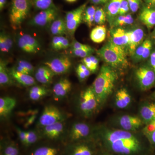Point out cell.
I'll list each match as a JSON object with an SVG mask.
<instances>
[{
	"label": "cell",
	"instance_id": "cell-1",
	"mask_svg": "<svg viewBox=\"0 0 155 155\" xmlns=\"http://www.w3.org/2000/svg\"><path fill=\"white\" fill-rule=\"evenodd\" d=\"M94 136L106 149L116 155H139L144 150L141 137L134 132L101 126L94 130Z\"/></svg>",
	"mask_w": 155,
	"mask_h": 155
},
{
	"label": "cell",
	"instance_id": "cell-2",
	"mask_svg": "<svg viewBox=\"0 0 155 155\" xmlns=\"http://www.w3.org/2000/svg\"><path fill=\"white\" fill-rule=\"evenodd\" d=\"M118 78L116 69L107 65L101 67L91 86L100 105L105 102L110 95Z\"/></svg>",
	"mask_w": 155,
	"mask_h": 155
},
{
	"label": "cell",
	"instance_id": "cell-3",
	"mask_svg": "<svg viewBox=\"0 0 155 155\" xmlns=\"http://www.w3.org/2000/svg\"><path fill=\"white\" fill-rule=\"evenodd\" d=\"M97 53L107 65L114 69H125L129 65L125 48L116 45L110 40Z\"/></svg>",
	"mask_w": 155,
	"mask_h": 155
},
{
	"label": "cell",
	"instance_id": "cell-4",
	"mask_svg": "<svg viewBox=\"0 0 155 155\" xmlns=\"http://www.w3.org/2000/svg\"><path fill=\"white\" fill-rule=\"evenodd\" d=\"M30 9L29 0H12L9 19L13 29L21 28L22 23L28 17Z\"/></svg>",
	"mask_w": 155,
	"mask_h": 155
},
{
	"label": "cell",
	"instance_id": "cell-5",
	"mask_svg": "<svg viewBox=\"0 0 155 155\" xmlns=\"http://www.w3.org/2000/svg\"><path fill=\"white\" fill-rule=\"evenodd\" d=\"M99 106L91 86L81 92L78 99V108L84 116L88 118L92 116Z\"/></svg>",
	"mask_w": 155,
	"mask_h": 155
},
{
	"label": "cell",
	"instance_id": "cell-6",
	"mask_svg": "<svg viewBox=\"0 0 155 155\" xmlns=\"http://www.w3.org/2000/svg\"><path fill=\"white\" fill-rule=\"evenodd\" d=\"M67 114L54 105L46 106L38 121L39 128L64 122L67 119Z\"/></svg>",
	"mask_w": 155,
	"mask_h": 155
},
{
	"label": "cell",
	"instance_id": "cell-7",
	"mask_svg": "<svg viewBox=\"0 0 155 155\" xmlns=\"http://www.w3.org/2000/svg\"><path fill=\"white\" fill-rule=\"evenodd\" d=\"M94 130L85 122H75L70 127L67 135L69 143L91 139L94 137Z\"/></svg>",
	"mask_w": 155,
	"mask_h": 155
},
{
	"label": "cell",
	"instance_id": "cell-8",
	"mask_svg": "<svg viewBox=\"0 0 155 155\" xmlns=\"http://www.w3.org/2000/svg\"><path fill=\"white\" fill-rule=\"evenodd\" d=\"M134 75L141 90H148L155 84V72L150 66L143 65L138 67Z\"/></svg>",
	"mask_w": 155,
	"mask_h": 155
},
{
	"label": "cell",
	"instance_id": "cell-9",
	"mask_svg": "<svg viewBox=\"0 0 155 155\" xmlns=\"http://www.w3.org/2000/svg\"><path fill=\"white\" fill-rule=\"evenodd\" d=\"M96 153L95 144L91 139L69 143L64 155H95Z\"/></svg>",
	"mask_w": 155,
	"mask_h": 155
},
{
	"label": "cell",
	"instance_id": "cell-10",
	"mask_svg": "<svg viewBox=\"0 0 155 155\" xmlns=\"http://www.w3.org/2000/svg\"><path fill=\"white\" fill-rule=\"evenodd\" d=\"M87 3H85L80 7L67 12L65 17L67 33L70 36H73L76 29L83 20L84 11L87 8Z\"/></svg>",
	"mask_w": 155,
	"mask_h": 155
},
{
	"label": "cell",
	"instance_id": "cell-11",
	"mask_svg": "<svg viewBox=\"0 0 155 155\" xmlns=\"http://www.w3.org/2000/svg\"><path fill=\"white\" fill-rule=\"evenodd\" d=\"M58 10L53 5L51 8L42 10L35 15L29 21L28 24L37 27H45L50 25L58 18Z\"/></svg>",
	"mask_w": 155,
	"mask_h": 155
},
{
	"label": "cell",
	"instance_id": "cell-12",
	"mask_svg": "<svg viewBox=\"0 0 155 155\" xmlns=\"http://www.w3.org/2000/svg\"><path fill=\"white\" fill-rule=\"evenodd\" d=\"M44 65L51 69L55 75L67 73L72 67V62L69 57L63 55L53 58L45 62Z\"/></svg>",
	"mask_w": 155,
	"mask_h": 155
},
{
	"label": "cell",
	"instance_id": "cell-13",
	"mask_svg": "<svg viewBox=\"0 0 155 155\" xmlns=\"http://www.w3.org/2000/svg\"><path fill=\"white\" fill-rule=\"evenodd\" d=\"M17 45L22 51L28 54H37L41 48V44L38 40L28 34L20 35L17 39Z\"/></svg>",
	"mask_w": 155,
	"mask_h": 155
},
{
	"label": "cell",
	"instance_id": "cell-14",
	"mask_svg": "<svg viewBox=\"0 0 155 155\" xmlns=\"http://www.w3.org/2000/svg\"><path fill=\"white\" fill-rule=\"evenodd\" d=\"M64 122H58L53 125L39 128L38 132L41 137L51 140L61 138L66 132V124Z\"/></svg>",
	"mask_w": 155,
	"mask_h": 155
},
{
	"label": "cell",
	"instance_id": "cell-15",
	"mask_svg": "<svg viewBox=\"0 0 155 155\" xmlns=\"http://www.w3.org/2000/svg\"><path fill=\"white\" fill-rule=\"evenodd\" d=\"M143 123L141 118L131 115H122L116 119V124L120 127V129L130 132L138 130Z\"/></svg>",
	"mask_w": 155,
	"mask_h": 155
},
{
	"label": "cell",
	"instance_id": "cell-16",
	"mask_svg": "<svg viewBox=\"0 0 155 155\" xmlns=\"http://www.w3.org/2000/svg\"><path fill=\"white\" fill-rule=\"evenodd\" d=\"M129 42H128V51L132 56L134 51L142 43L144 37V31L142 28L136 27L128 31Z\"/></svg>",
	"mask_w": 155,
	"mask_h": 155
},
{
	"label": "cell",
	"instance_id": "cell-17",
	"mask_svg": "<svg viewBox=\"0 0 155 155\" xmlns=\"http://www.w3.org/2000/svg\"><path fill=\"white\" fill-rule=\"evenodd\" d=\"M72 86V83L68 78H61L53 87L52 93L54 99L58 101L67 97L71 91Z\"/></svg>",
	"mask_w": 155,
	"mask_h": 155
},
{
	"label": "cell",
	"instance_id": "cell-18",
	"mask_svg": "<svg viewBox=\"0 0 155 155\" xmlns=\"http://www.w3.org/2000/svg\"><path fill=\"white\" fill-rule=\"evenodd\" d=\"M111 41L113 43L125 48H127L129 36L128 31L125 30L121 27H113L110 31Z\"/></svg>",
	"mask_w": 155,
	"mask_h": 155
},
{
	"label": "cell",
	"instance_id": "cell-19",
	"mask_svg": "<svg viewBox=\"0 0 155 155\" xmlns=\"http://www.w3.org/2000/svg\"><path fill=\"white\" fill-rule=\"evenodd\" d=\"M152 48L153 43L151 40L147 39L144 40L137 48L131 56L134 62L137 63L147 59L150 55Z\"/></svg>",
	"mask_w": 155,
	"mask_h": 155
},
{
	"label": "cell",
	"instance_id": "cell-20",
	"mask_svg": "<svg viewBox=\"0 0 155 155\" xmlns=\"http://www.w3.org/2000/svg\"><path fill=\"white\" fill-rule=\"evenodd\" d=\"M17 105V101L11 97H1L0 98V117L1 120L8 118Z\"/></svg>",
	"mask_w": 155,
	"mask_h": 155
},
{
	"label": "cell",
	"instance_id": "cell-21",
	"mask_svg": "<svg viewBox=\"0 0 155 155\" xmlns=\"http://www.w3.org/2000/svg\"><path fill=\"white\" fill-rule=\"evenodd\" d=\"M54 73L46 65L40 66L34 72V78L37 81L44 85H48L52 82Z\"/></svg>",
	"mask_w": 155,
	"mask_h": 155
},
{
	"label": "cell",
	"instance_id": "cell-22",
	"mask_svg": "<svg viewBox=\"0 0 155 155\" xmlns=\"http://www.w3.org/2000/svg\"><path fill=\"white\" fill-rule=\"evenodd\" d=\"M10 72L13 79L22 86L31 87L36 85V80L31 75L18 72L14 67L10 69Z\"/></svg>",
	"mask_w": 155,
	"mask_h": 155
},
{
	"label": "cell",
	"instance_id": "cell-23",
	"mask_svg": "<svg viewBox=\"0 0 155 155\" xmlns=\"http://www.w3.org/2000/svg\"><path fill=\"white\" fill-rule=\"evenodd\" d=\"M139 19L148 29L152 28L155 25V9L149 6L143 7L140 14Z\"/></svg>",
	"mask_w": 155,
	"mask_h": 155
},
{
	"label": "cell",
	"instance_id": "cell-24",
	"mask_svg": "<svg viewBox=\"0 0 155 155\" xmlns=\"http://www.w3.org/2000/svg\"><path fill=\"white\" fill-rule=\"evenodd\" d=\"M140 118L147 125L155 119V102L147 103L143 105L140 110Z\"/></svg>",
	"mask_w": 155,
	"mask_h": 155
},
{
	"label": "cell",
	"instance_id": "cell-25",
	"mask_svg": "<svg viewBox=\"0 0 155 155\" xmlns=\"http://www.w3.org/2000/svg\"><path fill=\"white\" fill-rule=\"evenodd\" d=\"M131 97L126 89H120L116 92L115 95V104L119 109H125L130 104Z\"/></svg>",
	"mask_w": 155,
	"mask_h": 155
},
{
	"label": "cell",
	"instance_id": "cell-26",
	"mask_svg": "<svg viewBox=\"0 0 155 155\" xmlns=\"http://www.w3.org/2000/svg\"><path fill=\"white\" fill-rule=\"evenodd\" d=\"M124 0H110L105 11L107 18L112 25L113 21L119 15V8Z\"/></svg>",
	"mask_w": 155,
	"mask_h": 155
},
{
	"label": "cell",
	"instance_id": "cell-27",
	"mask_svg": "<svg viewBox=\"0 0 155 155\" xmlns=\"http://www.w3.org/2000/svg\"><path fill=\"white\" fill-rule=\"evenodd\" d=\"M5 61L1 59L0 61V84L1 87L8 86L13 84V78L7 67Z\"/></svg>",
	"mask_w": 155,
	"mask_h": 155
},
{
	"label": "cell",
	"instance_id": "cell-28",
	"mask_svg": "<svg viewBox=\"0 0 155 155\" xmlns=\"http://www.w3.org/2000/svg\"><path fill=\"white\" fill-rule=\"evenodd\" d=\"M50 31L54 36H63L67 33V25L65 19L57 18L50 25Z\"/></svg>",
	"mask_w": 155,
	"mask_h": 155
},
{
	"label": "cell",
	"instance_id": "cell-29",
	"mask_svg": "<svg viewBox=\"0 0 155 155\" xmlns=\"http://www.w3.org/2000/svg\"><path fill=\"white\" fill-rule=\"evenodd\" d=\"M49 93V91L44 87L35 85L29 89L28 94L29 99L33 101H38Z\"/></svg>",
	"mask_w": 155,
	"mask_h": 155
},
{
	"label": "cell",
	"instance_id": "cell-30",
	"mask_svg": "<svg viewBox=\"0 0 155 155\" xmlns=\"http://www.w3.org/2000/svg\"><path fill=\"white\" fill-rule=\"evenodd\" d=\"M107 29L104 25H98L92 30L90 38L92 41L96 43H101L105 39Z\"/></svg>",
	"mask_w": 155,
	"mask_h": 155
},
{
	"label": "cell",
	"instance_id": "cell-31",
	"mask_svg": "<svg viewBox=\"0 0 155 155\" xmlns=\"http://www.w3.org/2000/svg\"><path fill=\"white\" fill-rule=\"evenodd\" d=\"M71 44L69 40L64 36H54L51 41V46L55 51L66 50L70 47Z\"/></svg>",
	"mask_w": 155,
	"mask_h": 155
},
{
	"label": "cell",
	"instance_id": "cell-32",
	"mask_svg": "<svg viewBox=\"0 0 155 155\" xmlns=\"http://www.w3.org/2000/svg\"><path fill=\"white\" fill-rule=\"evenodd\" d=\"M13 46V40L9 34L5 31L0 34V50L3 53H8L10 51Z\"/></svg>",
	"mask_w": 155,
	"mask_h": 155
},
{
	"label": "cell",
	"instance_id": "cell-33",
	"mask_svg": "<svg viewBox=\"0 0 155 155\" xmlns=\"http://www.w3.org/2000/svg\"><path fill=\"white\" fill-rule=\"evenodd\" d=\"M18 146L13 141L5 142L1 145V155H19Z\"/></svg>",
	"mask_w": 155,
	"mask_h": 155
},
{
	"label": "cell",
	"instance_id": "cell-34",
	"mask_svg": "<svg viewBox=\"0 0 155 155\" xmlns=\"http://www.w3.org/2000/svg\"><path fill=\"white\" fill-rule=\"evenodd\" d=\"M60 150L58 148L50 146L38 147L32 151L29 155H59Z\"/></svg>",
	"mask_w": 155,
	"mask_h": 155
},
{
	"label": "cell",
	"instance_id": "cell-35",
	"mask_svg": "<svg viewBox=\"0 0 155 155\" xmlns=\"http://www.w3.org/2000/svg\"><path fill=\"white\" fill-rule=\"evenodd\" d=\"M134 22V20L130 14L119 15L116 17L112 23L113 27H121L125 25H130Z\"/></svg>",
	"mask_w": 155,
	"mask_h": 155
},
{
	"label": "cell",
	"instance_id": "cell-36",
	"mask_svg": "<svg viewBox=\"0 0 155 155\" xmlns=\"http://www.w3.org/2000/svg\"><path fill=\"white\" fill-rule=\"evenodd\" d=\"M96 8L94 6L87 7L84 11L83 16V20L87 25L91 28L94 23V16Z\"/></svg>",
	"mask_w": 155,
	"mask_h": 155
},
{
	"label": "cell",
	"instance_id": "cell-37",
	"mask_svg": "<svg viewBox=\"0 0 155 155\" xmlns=\"http://www.w3.org/2000/svg\"><path fill=\"white\" fill-rule=\"evenodd\" d=\"M41 137L38 131L34 130H30L27 131V138H26L25 147H29L34 144L38 141Z\"/></svg>",
	"mask_w": 155,
	"mask_h": 155
},
{
	"label": "cell",
	"instance_id": "cell-38",
	"mask_svg": "<svg viewBox=\"0 0 155 155\" xmlns=\"http://www.w3.org/2000/svg\"><path fill=\"white\" fill-rule=\"evenodd\" d=\"M107 18L105 11L102 8H97L94 16V23L102 25L105 22Z\"/></svg>",
	"mask_w": 155,
	"mask_h": 155
},
{
	"label": "cell",
	"instance_id": "cell-39",
	"mask_svg": "<svg viewBox=\"0 0 155 155\" xmlns=\"http://www.w3.org/2000/svg\"><path fill=\"white\" fill-rule=\"evenodd\" d=\"M94 52V50L92 48L89 49H71V52L73 55L75 57L84 58L91 55Z\"/></svg>",
	"mask_w": 155,
	"mask_h": 155
},
{
	"label": "cell",
	"instance_id": "cell-40",
	"mask_svg": "<svg viewBox=\"0 0 155 155\" xmlns=\"http://www.w3.org/2000/svg\"><path fill=\"white\" fill-rule=\"evenodd\" d=\"M53 0H33L34 5L37 9L44 10L53 5Z\"/></svg>",
	"mask_w": 155,
	"mask_h": 155
},
{
	"label": "cell",
	"instance_id": "cell-41",
	"mask_svg": "<svg viewBox=\"0 0 155 155\" xmlns=\"http://www.w3.org/2000/svg\"><path fill=\"white\" fill-rule=\"evenodd\" d=\"M17 65L22 67L26 70L30 75H32L35 72V69L30 62L24 60H20L17 61Z\"/></svg>",
	"mask_w": 155,
	"mask_h": 155
},
{
	"label": "cell",
	"instance_id": "cell-42",
	"mask_svg": "<svg viewBox=\"0 0 155 155\" xmlns=\"http://www.w3.org/2000/svg\"><path fill=\"white\" fill-rule=\"evenodd\" d=\"M155 131V119L147 124L143 129V133L146 137Z\"/></svg>",
	"mask_w": 155,
	"mask_h": 155
},
{
	"label": "cell",
	"instance_id": "cell-43",
	"mask_svg": "<svg viewBox=\"0 0 155 155\" xmlns=\"http://www.w3.org/2000/svg\"><path fill=\"white\" fill-rule=\"evenodd\" d=\"M16 131L20 142L25 146L27 138V131L23 130L19 127H16Z\"/></svg>",
	"mask_w": 155,
	"mask_h": 155
},
{
	"label": "cell",
	"instance_id": "cell-44",
	"mask_svg": "<svg viewBox=\"0 0 155 155\" xmlns=\"http://www.w3.org/2000/svg\"><path fill=\"white\" fill-rule=\"evenodd\" d=\"M130 11L135 13L138 11L140 7V0H127Z\"/></svg>",
	"mask_w": 155,
	"mask_h": 155
},
{
	"label": "cell",
	"instance_id": "cell-45",
	"mask_svg": "<svg viewBox=\"0 0 155 155\" xmlns=\"http://www.w3.org/2000/svg\"><path fill=\"white\" fill-rule=\"evenodd\" d=\"M129 5L127 0H124L122 2L119 8V15H124L129 11Z\"/></svg>",
	"mask_w": 155,
	"mask_h": 155
},
{
	"label": "cell",
	"instance_id": "cell-46",
	"mask_svg": "<svg viewBox=\"0 0 155 155\" xmlns=\"http://www.w3.org/2000/svg\"><path fill=\"white\" fill-rule=\"evenodd\" d=\"M70 47L71 49H89L91 48L90 46L88 45L83 44L79 42H78L76 41H74L72 43H71Z\"/></svg>",
	"mask_w": 155,
	"mask_h": 155
},
{
	"label": "cell",
	"instance_id": "cell-47",
	"mask_svg": "<svg viewBox=\"0 0 155 155\" xmlns=\"http://www.w3.org/2000/svg\"><path fill=\"white\" fill-rule=\"evenodd\" d=\"M81 61H82V64L85 65L89 69L90 71L93 73V68L92 63L91 60L90 56L83 58Z\"/></svg>",
	"mask_w": 155,
	"mask_h": 155
},
{
	"label": "cell",
	"instance_id": "cell-48",
	"mask_svg": "<svg viewBox=\"0 0 155 155\" xmlns=\"http://www.w3.org/2000/svg\"><path fill=\"white\" fill-rule=\"evenodd\" d=\"M90 57L92 63L93 68V73H94V72H96L97 70L99 64V60L96 57L92 55L90 56Z\"/></svg>",
	"mask_w": 155,
	"mask_h": 155
},
{
	"label": "cell",
	"instance_id": "cell-49",
	"mask_svg": "<svg viewBox=\"0 0 155 155\" xmlns=\"http://www.w3.org/2000/svg\"><path fill=\"white\" fill-rule=\"evenodd\" d=\"M78 69H80V70L82 71V72H84V74H85L87 77H88L90 76V75L91 74V72L90 71L89 69H88L85 66V65H84L83 64H80L77 67Z\"/></svg>",
	"mask_w": 155,
	"mask_h": 155
},
{
	"label": "cell",
	"instance_id": "cell-50",
	"mask_svg": "<svg viewBox=\"0 0 155 155\" xmlns=\"http://www.w3.org/2000/svg\"><path fill=\"white\" fill-rule=\"evenodd\" d=\"M76 72L77 73L78 79H79L80 81H83L85 80L87 78L84 72L77 68L76 69Z\"/></svg>",
	"mask_w": 155,
	"mask_h": 155
},
{
	"label": "cell",
	"instance_id": "cell-51",
	"mask_svg": "<svg viewBox=\"0 0 155 155\" xmlns=\"http://www.w3.org/2000/svg\"><path fill=\"white\" fill-rule=\"evenodd\" d=\"M150 67L155 72V51L152 53L150 55Z\"/></svg>",
	"mask_w": 155,
	"mask_h": 155
},
{
	"label": "cell",
	"instance_id": "cell-52",
	"mask_svg": "<svg viewBox=\"0 0 155 155\" xmlns=\"http://www.w3.org/2000/svg\"><path fill=\"white\" fill-rule=\"evenodd\" d=\"M151 144L155 146V131L146 137Z\"/></svg>",
	"mask_w": 155,
	"mask_h": 155
},
{
	"label": "cell",
	"instance_id": "cell-53",
	"mask_svg": "<svg viewBox=\"0 0 155 155\" xmlns=\"http://www.w3.org/2000/svg\"><path fill=\"white\" fill-rule=\"evenodd\" d=\"M91 2L95 5H100V4H105L107 2V0H91Z\"/></svg>",
	"mask_w": 155,
	"mask_h": 155
},
{
	"label": "cell",
	"instance_id": "cell-54",
	"mask_svg": "<svg viewBox=\"0 0 155 155\" xmlns=\"http://www.w3.org/2000/svg\"><path fill=\"white\" fill-rule=\"evenodd\" d=\"M145 2L149 7L155 8V0H145Z\"/></svg>",
	"mask_w": 155,
	"mask_h": 155
},
{
	"label": "cell",
	"instance_id": "cell-55",
	"mask_svg": "<svg viewBox=\"0 0 155 155\" xmlns=\"http://www.w3.org/2000/svg\"><path fill=\"white\" fill-rule=\"evenodd\" d=\"M7 0H0V10L2 11L7 3Z\"/></svg>",
	"mask_w": 155,
	"mask_h": 155
},
{
	"label": "cell",
	"instance_id": "cell-56",
	"mask_svg": "<svg viewBox=\"0 0 155 155\" xmlns=\"http://www.w3.org/2000/svg\"><path fill=\"white\" fill-rule=\"evenodd\" d=\"M65 1L67 2L72 3L75 2L77 0H65Z\"/></svg>",
	"mask_w": 155,
	"mask_h": 155
},
{
	"label": "cell",
	"instance_id": "cell-57",
	"mask_svg": "<svg viewBox=\"0 0 155 155\" xmlns=\"http://www.w3.org/2000/svg\"><path fill=\"white\" fill-rule=\"evenodd\" d=\"M152 37L153 38H154L155 39V28L154 30H153V31L152 33Z\"/></svg>",
	"mask_w": 155,
	"mask_h": 155
},
{
	"label": "cell",
	"instance_id": "cell-58",
	"mask_svg": "<svg viewBox=\"0 0 155 155\" xmlns=\"http://www.w3.org/2000/svg\"><path fill=\"white\" fill-rule=\"evenodd\" d=\"M101 155H113V154L106 153V154H102Z\"/></svg>",
	"mask_w": 155,
	"mask_h": 155
},
{
	"label": "cell",
	"instance_id": "cell-59",
	"mask_svg": "<svg viewBox=\"0 0 155 155\" xmlns=\"http://www.w3.org/2000/svg\"><path fill=\"white\" fill-rule=\"evenodd\" d=\"M153 97L155 99V92L154 93V94L153 96Z\"/></svg>",
	"mask_w": 155,
	"mask_h": 155
},
{
	"label": "cell",
	"instance_id": "cell-60",
	"mask_svg": "<svg viewBox=\"0 0 155 155\" xmlns=\"http://www.w3.org/2000/svg\"><path fill=\"white\" fill-rule=\"evenodd\" d=\"M107 1H109V0H107Z\"/></svg>",
	"mask_w": 155,
	"mask_h": 155
}]
</instances>
